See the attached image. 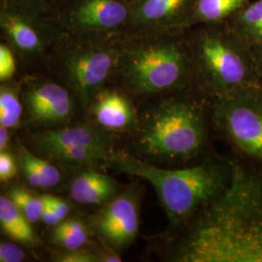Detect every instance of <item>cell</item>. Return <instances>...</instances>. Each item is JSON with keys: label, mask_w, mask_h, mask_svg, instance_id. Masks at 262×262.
<instances>
[{"label": "cell", "mask_w": 262, "mask_h": 262, "mask_svg": "<svg viewBox=\"0 0 262 262\" xmlns=\"http://www.w3.org/2000/svg\"><path fill=\"white\" fill-rule=\"evenodd\" d=\"M225 194L186 225L169 231L162 247L175 262H262V164L232 151Z\"/></svg>", "instance_id": "obj_1"}, {"label": "cell", "mask_w": 262, "mask_h": 262, "mask_svg": "<svg viewBox=\"0 0 262 262\" xmlns=\"http://www.w3.org/2000/svg\"><path fill=\"white\" fill-rule=\"evenodd\" d=\"M211 102L192 88L161 95L134 132L136 151L155 162L185 167L215 152Z\"/></svg>", "instance_id": "obj_2"}, {"label": "cell", "mask_w": 262, "mask_h": 262, "mask_svg": "<svg viewBox=\"0 0 262 262\" xmlns=\"http://www.w3.org/2000/svg\"><path fill=\"white\" fill-rule=\"evenodd\" d=\"M105 167L148 181L168 217L169 231L186 225L223 196L232 176L226 155L216 151L193 165L164 168L117 150Z\"/></svg>", "instance_id": "obj_3"}, {"label": "cell", "mask_w": 262, "mask_h": 262, "mask_svg": "<svg viewBox=\"0 0 262 262\" xmlns=\"http://www.w3.org/2000/svg\"><path fill=\"white\" fill-rule=\"evenodd\" d=\"M186 37L192 60V89L209 102L260 81L253 48L227 23L201 25Z\"/></svg>", "instance_id": "obj_4"}, {"label": "cell", "mask_w": 262, "mask_h": 262, "mask_svg": "<svg viewBox=\"0 0 262 262\" xmlns=\"http://www.w3.org/2000/svg\"><path fill=\"white\" fill-rule=\"evenodd\" d=\"M118 72L134 95H164L192 88V60L184 31H165L122 49Z\"/></svg>", "instance_id": "obj_5"}, {"label": "cell", "mask_w": 262, "mask_h": 262, "mask_svg": "<svg viewBox=\"0 0 262 262\" xmlns=\"http://www.w3.org/2000/svg\"><path fill=\"white\" fill-rule=\"evenodd\" d=\"M215 140L230 151L262 164V81L245 84L211 102Z\"/></svg>", "instance_id": "obj_6"}, {"label": "cell", "mask_w": 262, "mask_h": 262, "mask_svg": "<svg viewBox=\"0 0 262 262\" xmlns=\"http://www.w3.org/2000/svg\"><path fill=\"white\" fill-rule=\"evenodd\" d=\"M28 142L37 155L55 164L80 170L105 166L117 151L111 135L90 121L37 129L30 133Z\"/></svg>", "instance_id": "obj_7"}, {"label": "cell", "mask_w": 262, "mask_h": 262, "mask_svg": "<svg viewBox=\"0 0 262 262\" xmlns=\"http://www.w3.org/2000/svg\"><path fill=\"white\" fill-rule=\"evenodd\" d=\"M122 49L86 44L70 50L62 59V72L68 89L84 111L105 83L118 72Z\"/></svg>", "instance_id": "obj_8"}, {"label": "cell", "mask_w": 262, "mask_h": 262, "mask_svg": "<svg viewBox=\"0 0 262 262\" xmlns=\"http://www.w3.org/2000/svg\"><path fill=\"white\" fill-rule=\"evenodd\" d=\"M140 223V198L135 187L120 191L103 204L92 221L101 242L122 252L137 238Z\"/></svg>", "instance_id": "obj_9"}, {"label": "cell", "mask_w": 262, "mask_h": 262, "mask_svg": "<svg viewBox=\"0 0 262 262\" xmlns=\"http://www.w3.org/2000/svg\"><path fill=\"white\" fill-rule=\"evenodd\" d=\"M21 101L28 122L38 129L54 128L72 122L77 106L80 105L70 90L50 81L27 84L21 93Z\"/></svg>", "instance_id": "obj_10"}, {"label": "cell", "mask_w": 262, "mask_h": 262, "mask_svg": "<svg viewBox=\"0 0 262 262\" xmlns=\"http://www.w3.org/2000/svg\"><path fill=\"white\" fill-rule=\"evenodd\" d=\"M90 122L107 133L133 131L139 115L125 94L102 89L88 108Z\"/></svg>", "instance_id": "obj_11"}, {"label": "cell", "mask_w": 262, "mask_h": 262, "mask_svg": "<svg viewBox=\"0 0 262 262\" xmlns=\"http://www.w3.org/2000/svg\"><path fill=\"white\" fill-rule=\"evenodd\" d=\"M196 0H139L132 9L135 24L152 26L163 31H185L191 28Z\"/></svg>", "instance_id": "obj_12"}, {"label": "cell", "mask_w": 262, "mask_h": 262, "mask_svg": "<svg viewBox=\"0 0 262 262\" xmlns=\"http://www.w3.org/2000/svg\"><path fill=\"white\" fill-rule=\"evenodd\" d=\"M131 15L124 0H83L73 10L71 19L79 29L106 31L121 27Z\"/></svg>", "instance_id": "obj_13"}, {"label": "cell", "mask_w": 262, "mask_h": 262, "mask_svg": "<svg viewBox=\"0 0 262 262\" xmlns=\"http://www.w3.org/2000/svg\"><path fill=\"white\" fill-rule=\"evenodd\" d=\"M120 192L115 179L94 168L82 170L70 183L69 195L82 205L102 206Z\"/></svg>", "instance_id": "obj_14"}, {"label": "cell", "mask_w": 262, "mask_h": 262, "mask_svg": "<svg viewBox=\"0 0 262 262\" xmlns=\"http://www.w3.org/2000/svg\"><path fill=\"white\" fill-rule=\"evenodd\" d=\"M15 150L19 173L29 187L51 189L60 184L62 174L54 162L33 154L19 141L16 143Z\"/></svg>", "instance_id": "obj_15"}, {"label": "cell", "mask_w": 262, "mask_h": 262, "mask_svg": "<svg viewBox=\"0 0 262 262\" xmlns=\"http://www.w3.org/2000/svg\"><path fill=\"white\" fill-rule=\"evenodd\" d=\"M1 28L12 44L21 53L34 54L42 50L40 31L25 16L5 11L1 14Z\"/></svg>", "instance_id": "obj_16"}, {"label": "cell", "mask_w": 262, "mask_h": 262, "mask_svg": "<svg viewBox=\"0 0 262 262\" xmlns=\"http://www.w3.org/2000/svg\"><path fill=\"white\" fill-rule=\"evenodd\" d=\"M31 223L7 195L0 197V226L11 240L27 246H35L37 236Z\"/></svg>", "instance_id": "obj_17"}, {"label": "cell", "mask_w": 262, "mask_h": 262, "mask_svg": "<svg viewBox=\"0 0 262 262\" xmlns=\"http://www.w3.org/2000/svg\"><path fill=\"white\" fill-rule=\"evenodd\" d=\"M252 0H196L191 27L194 25H217L231 19Z\"/></svg>", "instance_id": "obj_18"}, {"label": "cell", "mask_w": 262, "mask_h": 262, "mask_svg": "<svg viewBox=\"0 0 262 262\" xmlns=\"http://www.w3.org/2000/svg\"><path fill=\"white\" fill-rule=\"evenodd\" d=\"M226 23L251 47L262 45V0H252Z\"/></svg>", "instance_id": "obj_19"}, {"label": "cell", "mask_w": 262, "mask_h": 262, "mask_svg": "<svg viewBox=\"0 0 262 262\" xmlns=\"http://www.w3.org/2000/svg\"><path fill=\"white\" fill-rule=\"evenodd\" d=\"M91 229L93 227H90L83 219L67 216L61 223L54 226L51 240L61 250L82 249L90 241Z\"/></svg>", "instance_id": "obj_20"}, {"label": "cell", "mask_w": 262, "mask_h": 262, "mask_svg": "<svg viewBox=\"0 0 262 262\" xmlns=\"http://www.w3.org/2000/svg\"><path fill=\"white\" fill-rule=\"evenodd\" d=\"M18 89L12 85H1L0 90V125L10 130L18 128L25 108L19 99Z\"/></svg>", "instance_id": "obj_21"}, {"label": "cell", "mask_w": 262, "mask_h": 262, "mask_svg": "<svg viewBox=\"0 0 262 262\" xmlns=\"http://www.w3.org/2000/svg\"><path fill=\"white\" fill-rule=\"evenodd\" d=\"M6 195L18 207L29 223L36 224L41 221L44 210L42 197L33 194L31 191L20 186L10 187Z\"/></svg>", "instance_id": "obj_22"}, {"label": "cell", "mask_w": 262, "mask_h": 262, "mask_svg": "<svg viewBox=\"0 0 262 262\" xmlns=\"http://www.w3.org/2000/svg\"><path fill=\"white\" fill-rule=\"evenodd\" d=\"M53 260L58 262H100L96 253L85 247L77 250H61V252L54 255Z\"/></svg>", "instance_id": "obj_23"}, {"label": "cell", "mask_w": 262, "mask_h": 262, "mask_svg": "<svg viewBox=\"0 0 262 262\" xmlns=\"http://www.w3.org/2000/svg\"><path fill=\"white\" fill-rule=\"evenodd\" d=\"M16 72L15 57L8 46L0 45V80L7 82Z\"/></svg>", "instance_id": "obj_24"}, {"label": "cell", "mask_w": 262, "mask_h": 262, "mask_svg": "<svg viewBox=\"0 0 262 262\" xmlns=\"http://www.w3.org/2000/svg\"><path fill=\"white\" fill-rule=\"evenodd\" d=\"M19 170L16 156L7 150L0 152V180L2 183L15 178Z\"/></svg>", "instance_id": "obj_25"}, {"label": "cell", "mask_w": 262, "mask_h": 262, "mask_svg": "<svg viewBox=\"0 0 262 262\" xmlns=\"http://www.w3.org/2000/svg\"><path fill=\"white\" fill-rule=\"evenodd\" d=\"M27 259L25 251L17 244L1 242L0 244V261L21 262Z\"/></svg>", "instance_id": "obj_26"}, {"label": "cell", "mask_w": 262, "mask_h": 262, "mask_svg": "<svg viewBox=\"0 0 262 262\" xmlns=\"http://www.w3.org/2000/svg\"><path fill=\"white\" fill-rule=\"evenodd\" d=\"M41 197L45 204H48L56 211L57 215L61 219V221L66 220L68 216L70 213V205L63 199L54 196L52 194H43Z\"/></svg>", "instance_id": "obj_27"}, {"label": "cell", "mask_w": 262, "mask_h": 262, "mask_svg": "<svg viewBox=\"0 0 262 262\" xmlns=\"http://www.w3.org/2000/svg\"><path fill=\"white\" fill-rule=\"evenodd\" d=\"M41 221L48 226H56V225L62 222L56 211L45 203H44V210L42 213Z\"/></svg>", "instance_id": "obj_28"}, {"label": "cell", "mask_w": 262, "mask_h": 262, "mask_svg": "<svg viewBox=\"0 0 262 262\" xmlns=\"http://www.w3.org/2000/svg\"><path fill=\"white\" fill-rule=\"evenodd\" d=\"M252 48H253V56H254V61L256 66V72L259 80L262 81V45Z\"/></svg>", "instance_id": "obj_29"}, {"label": "cell", "mask_w": 262, "mask_h": 262, "mask_svg": "<svg viewBox=\"0 0 262 262\" xmlns=\"http://www.w3.org/2000/svg\"><path fill=\"white\" fill-rule=\"evenodd\" d=\"M10 129L0 125V150H7L10 143Z\"/></svg>", "instance_id": "obj_30"}, {"label": "cell", "mask_w": 262, "mask_h": 262, "mask_svg": "<svg viewBox=\"0 0 262 262\" xmlns=\"http://www.w3.org/2000/svg\"><path fill=\"white\" fill-rule=\"evenodd\" d=\"M52 1H60V0H52Z\"/></svg>", "instance_id": "obj_31"}]
</instances>
